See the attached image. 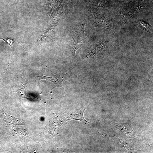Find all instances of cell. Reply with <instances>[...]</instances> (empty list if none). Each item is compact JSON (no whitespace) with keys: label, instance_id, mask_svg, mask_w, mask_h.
I'll list each match as a JSON object with an SVG mask.
<instances>
[{"label":"cell","instance_id":"obj_4","mask_svg":"<svg viewBox=\"0 0 153 153\" xmlns=\"http://www.w3.org/2000/svg\"><path fill=\"white\" fill-rule=\"evenodd\" d=\"M84 110L82 111H81L79 113L77 114H75L71 113L69 114L67 116V119L68 120L71 119L76 120H80L82 122V121H83L89 123V122L86 121L84 118L83 113Z\"/></svg>","mask_w":153,"mask_h":153},{"label":"cell","instance_id":"obj_3","mask_svg":"<svg viewBox=\"0 0 153 153\" xmlns=\"http://www.w3.org/2000/svg\"><path fill=\"white\" fill-rule=\"evenodd\" d=\"M135 22L139 27L143 30L149 33L152 31V27L146 22L135 19Z\"/></svg>","mask_w":153,"mask_h":153},{"label":"cell","instance_id":"obj_5","mask_svg":"<svg viewBox=\"0 0 153 153\" xmlns=\"http://www.w3.org/2000/svg\"><path fill=\"white\" fill-rule=\"evenodd\" d=\"M0 39H2L4 40L11 47V48L13 47L12 45L13 44L15 41L17 42H18L20 44H21L22 46L24 48L23 46L22 45V44H21L20 42L17 41L15 40L14 39H12L11 38L8 37H6L5 38H0Z\"/></svg>","mask_w":153,"mask_h":153},{"label":"cell","instance_id":"obj_2","mask_svg":"<svg viewBox=\"0 0 153 153\" xmlns=\"http://www.w3.org/2000/svg\"><path fill=\"white\" fill-rule=\"evenodd\" d=\"M90 24L93 27L97 26L108 28L109 26L108 22L101 17L96 14H91L89 16Z\"/></svg>","mask_w":153,"mask_h":153},{"label":"cell","instance_id":"obj_1","mask_svg":"<svg viewBox=\"0 0 153 153\" xmlns=\"http://www.w3.org/2000/svg\"><path fill=\"white\" fill-rule=\"evenodd\" d=\"M86 39V35L83 27L80 28L75 33L74 38V52L80 47Z\"/></svg>","mask_w":153,"mask_h":153}]
</instances>
